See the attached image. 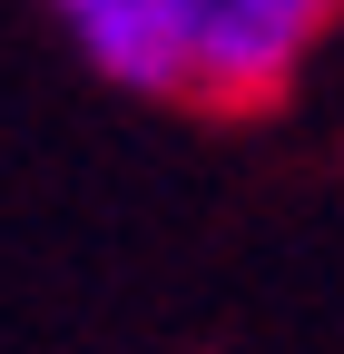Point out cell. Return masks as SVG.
<instances>
[{
    "label": "cell",
    "instance_id": "7a4b0ae2",
    "mask_svg": "<svg viewBox=\"0 0 344 354\" xmlns=\"http://www.w3.org/2000/svg\"><path fill=\"white\" fill-rule=\"evenodd\" d=\"M39 10L59 20V39L108 88H128V99H178V30H167V0H39Z\"/></svg>",
    "mask_w": 344,
    "mask_h": 354
},
{
    "label": "cell",
    "instance_id": "6da1fadb",
    "mask_svg": "<svg viewBox=\"0 0 344 354\" xmlns=\"http://www.w3.org/2000/svg\"><path fill=\"white\" fill-rule=\"evenodd\" d=\"M178 30V99L266 109L344 39V0H167Z\"/></svg>",
    "mask_w": 344,
    "mask_h": 354
}]
</instances>
